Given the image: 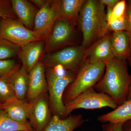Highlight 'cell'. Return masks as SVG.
I'll use <instances>...</instances> for the list:
<instances>
[{"instance_id": "obj_1", "label": "cell", "mask_w": 131, "mask_h": 131, "mask_svg": "<svg viewBox=\"0 0 131 131\" xmlns=\"http://www.w3.org/2000/svg\"><path fill=\"white\" fill-rule=\"evenodd\" d=\"M131 85V76L124 60L114 57L106 63L105 74L94 88L110 96L119 106L127 100Z\"/></svg>"}, {"instance_id": "obj_2", "label": "cell", "mask_w": 131, "mask_h": 131, "mask_svg": "<svg viewBox=\"0 0 131 131\" xmlns=\"http://www.w3.org/2000/svg\"><path fill=\"white\" fill-rule=\"evenodd\" d=\"M83 36L82 45L87 49L107 34V22L105 6L100 1H85L78 19Z\"/></svg>"}, {"instance_id": "obj_3", "label": "cell", "mask_w": 131, "mask_h": 131, "mask_svg": "<svg viewBox=\"0 0 131 131\" xmlns=\"http://www.w3.org/2000/svg\"><path fill=\"white\" fill-rule=\"evenodd\" d=\"M75 73L67 70L60 65L46 68L50 107L53 115L61 118L64 116V105L63 101L66 88L75 78Z\"/></svg>"}, {"instance_id": "obj_4", "label": "cell", "mask_w": 131, "mask_h": 131, "mask_svg": "<svg viewBox=\"0 0 131 131\" xmlns=\"http://www.w3.org/2000/svg\"><path fill=\"white\" fill-rule=\"evenodd\" d=\"M105 64H91L84 61L73 82L66 88L63 101L64 105L87 90L94 88L103 76Z\"/></svg>"}, {"instance_id": "obj_5", "label": "cell", "mask_w": 131, "mask_h": 131, "mask_svg": "<svg viewBox=\"0 0 131 131\" xmlns=\"http://www.w3.org/2000/svg\"><path fill=\"white\" fill-rule=\"evenodd\" d=\"M86 50L82 45L67 46L46 53L42 61L46 68L60 65L77 74L84 62Z\"/></svg>"}, {"instance_id": "obj_6", "label": "cell", "mask_w": 131, "mask_h": 131, "mask_svg": "<svg viewBox=\"0 0 131 131\" xmlns=\"http://www.w3.org/2000/svg\"><path fill=\"white\" fill-rule=\"evenodd\" d=\"M118 106L110 96L91 88L64 105V116L68 117L74 110L80 108L94 110L108 107L114 110Z\"/></svg>"}, {"instance_id": "obj_7", "label": "cell", "mask_w": 131, "mask_h": 131, "mask_svg": "<svg viewBox=\"0 0 131 131\" xmlns=\"http://www.w3.org/2000/svg\"><path fill=\"white\" fill-rule=\"evenodd\" d=\"M0 38L20 47L32 41L44 39L37 32L27 28L18 19L9 18H0Z\"/></svg>"}, {"instance_id": "obj_8", "label": "cell", "mask_w": 131, "mask_h": 131, "mask_svg": "<svg viewBox=\"0 0 131 131\" xmlns=\"http://www.w3.org/2000/svg\"><path fill=\"white\" fill-rule=\"evenodd\" d=\"M75 26L65 20L57 19L45 40L46 53H50L69 46L74 38Z\"/></svg>"}, {"instance_id": "obj_9", "label": "cell", "mask_w": 131, "mask_h": 131, "mask_svg": "<svg viewBox=\"0 0 131 131\" xmlns=\"http://www.w3.org/2000/svg\"><path fill=\"white\" fill-rule=\"evenodd\" d=\"M28 121L34 131H43L51 118L48 93L30 102Z\"/></svg>"}, {"instance_id": "obj_10", "label": "cell", "mask_w": 131, "mask_h": 131, "mask_svg": "<svg viewBox=\"0 0 131 131\" xmlns=\"http://www.w3.org/2000/svg\"><path fill=\"white\" fill-rule=\"evenodd\" d=\"M60 2L59 0H47L36 15L33 31L45 40L57 19Z\"/></svg>"}, {"instance_id": "obj_11", "label": "cell", "mask_w": 131, "mask_h": 131, "mask_svg": "<svg viewBox=\"0 0 131 131\" xmlns=\"http://www.w3.org/2000/svg\"><path fill=\"white\" fill-rule=\"evenodd\" d=\"M114 57L110 35L107 34L86 50L84 61L91 64H106Z\"/></svg>"}, {"instance_id": "obj_12", "label": "cell", "mask_w": 131, "mask_h": 131, "mask_svg": "<svg viewBox=\"0 0 131 131\" xmlns=\"http://www.w3.org/2000/svg\"><path fill=\"white\" fill-rule=\"evenodd\" d=\"M48 90L46 76V67L39 61L29 73V84L26 98L31 102Z\"/></svg>"}, {"instance_id": "obj_13", "label": "cell", "mask_w": 131, "mask_h": 131, "mask_svg": "<svg viewBox=\"0 0 131 131\" xmlns=\"http://www.w3.org/2000/svg\"><path fill=\"white\" fill-rule=\"evenodd\" d=\"M45 47L44 39L32 41L20 47L18 58L28 73L40 61Z\"/></svg>"}, {"instance_id": "obj_14", "label": "cell", "mask_w": 131, "mask_h": 131, "mask_svg": "<svg viewBox=\"0 0 131 131\" xmlns=\"http://www.w3.org/2000/svg\"><path fill=\"white\" fill-rule=\"evenodd\" d=\"M11 2L17 19L27 28L33 30L38 8L30 1L11 0Z\"/></svg>"}, {"instance_id": "obj_15", "label": "cell", "mask_w": 131, "mask_h": 131, "mask_svg": "<svg viewBox=\"0 0 131 131\" xmlns=\"http://www.w3.org/2000/svg\"><path fill=\"white\" fill-rule=\"evenodd\" d=\"M30 107V102L20 100L15 96L1 104L0 110L4 111L15 121L30 124L28 121Z\"/></svg>"}, {"instance_id": "obj_16", "label": "cell", "mask_w": 131, "mask_h": 131, "mask_svg": "<svg viewBox=\"0 0 131 131\" xmlns=\"http://www.w3.org/2000/svg\"><path fill=\"white\" fill-rule=\"evenodd\" d=\"M85 122L81 115L70 114L63 118L53 115L43 131H74Z\"/></svg>"}, {"instance_id": "obj_17", "label": "cell", "mask_w": 131, "mask_h": 131, "mask_svg": "<svg viewBox=\"0 0 131 131\" xmlns=\"http://www.w3.org/2000/svg\"><path fill=\"white\" fill-rule=\"evenodd\" d=\"M85 0H62L59 7L57 19H62L77 25L80 10Z\"/></svg>"}, {"instance_id": "obj_18", "label": "cell", "mask_w": 131, "mask_h": 131, "mask_svg": "<svg viewBox=\"0 0 131 131\" xmlns=\"http://www.w3.org/2000/svg\"><path fill=\"white\" fill-rule=\"evenodd\" d=\"M97 120L102 123L112 124H124L131 120V99L127 100L110 112L100 115Z\"/></svg>"}, {"instance_id": "obj_19", "label": "cell", "mask_w": 131, "mask_h": 131, "mask_svg": "<svg viewBox=\"0 0 131 131\" xmlns=\"http://www.w3.org/2000/svg\"><path fill=\"white\" fill-rule=\"evenodd\" d=\"M14 89L15 96L21 100H25L28 92L29 73L21 66L9 77Z\"/></svg>"}, {"instance_id": "obj_20", "label": "cell", "mask_w": 131, "mask_h": 131, "mask_svg": "<svg viewBox=\"0 0 131 131\" xmlns=\"http://www.w3.org/2000/svg\"><path fill=\"white\" fill-rule=\"evenodd\" d=\"M110 41L115 57L124 60L130 51V39L126 31L113 32Z\"/></svg>"}, {"instance_id": "obj_21", "label": "cell", "mask_w": 131, "mask_h": 131, "mask_svg": "<svg viewBox=\"0 0 131 131\" xmlns=\"http://www.w3.org/2000/svg\"><path fill=\"white\" fill-rule=\"evenodd\" d=\"M0 131H34L30 124L15 121L0 110Z\"/></svg>"}, {"instance_id": "obj_22", "label": "cell", "mask_w": 131, "mask_h": 131, "mask_svg": "<svg viewBox=\"0 0 131 131\" xmlns=\"http://www.w3.org/2000/svg\"><path fill=\"white\" fill-rule=\"evenodd\" d=\"M20 47L8 40L0 38V60L12 59L18 57Z\"/></svg>"}, {"instance_id": "obj_23", "label": "cell", "mask_w": 131, "mask_h": 131, "mask_svg": "<svg viewBox=\"0 0 131 131\" xmlns=\"http://www.w3.org/2000/svg\"><path fill=\"white\" fill-rule=\"evenodd\" d=\"M15 97L12 82L8 77H0V102L1 104Z\"/></svg>"}, {"instance_id": "obj_24", "label": "cell", "mask_w": 131, "mask_h": 131, "mask_svg": "<svg viewBox=\"0 0 131 131\" xmlns=\"http://www.w3.org/2000/svg\"><path fill=\"white\" fill-rule=\"evenodd\" d=\"M21 66L15 59L0 60V77H9Z\"/></svg>"}, {"instance_id": "obj_25", "label": "cell", "mask_w": 131, "mask_h": 131, "mask_svg": "<svg viewBox=\"0 0 131 131\" xmlns=\"http://www.w3.org/2000/svg\"><path fill=\"white\" fill-rule=\"evenodd\" d=\"M126 10V2L125 1H119L113 8L112 14L107 24L117 19L125 16Z\"/></svg>"}, {"instance_id": "obj_26", "label": "cell", "mask_w": 131, "mask_h": 131, "mask_svg": "<svg viewBox=\"0 0 131 131\" xmlns=\"http://www.w3.org/2000/svg\"><path fill=\"white\" fill-rule=\"evenodd\" d=\"M5 18L17 19L10 0H0V18Z\"/></svg>"}, {"instance_id": "obj_27", "label": "cell", "mask_w": 131, "mask_h": 131, "mask_svg": "<svg viewBox=\"0 0 131 131\" xmlns=\"http://www.w3.org/2000/svg\"><path fill=\"white\" fill-rule=\"evenodd\" d=\"M107 25L108 30L113 31V32L126 30V24L125 16L115 20L108 23Z\"/></svg>"}, {"instance_id": "obj_28", "label": "cell", "mask_w": 131, "mask_h": 131, "mask_svg": "<svg viewBox=\"0 0 131 131\" xmlns=\"http://www.w3.org/2000/svg\"><path fill=\"white\" fill-rule=\"evenodd\" d=\"M126 31L129 35L130 41V50L131 51V7L129 6L126 9L125 16Z\"/></svg>"}, {"instance_id": "obj_29", "label": "cell", "mask_w": 131, "mask_h": 131, "mask_svg": "<svg viewBox=\"0 0 131 131\" xmlns=\"http://www.w3.org/2000/svg\"><path fill=\"white\" fill-rule=\"evenodd\" d=\"M122 123L112 124L107 123L103 125V131H122Z\"/></svg>"}, {"instance_id": "obj_30", "label": "cell", "mask_w": 131, "mask_h": 131, "mask_svg": "<svg viewBox=\"0 0 131 131\" xmlns=\"http://www.w3.org/2000/svg\"><path fill=\"white\" fill-rule=\"evenodd\" d=\"M102 4L106 6L107 7L113 9L115 5L119 1V0H100Z\"/></svg>"}, {"instance_id": "obj_31", "label": "cell", "mask_w": 131, "mask_h": 131, "mask_svg": "<svg viewBox=\"0 0 131 131\" xmlns=\"http://www.w3.org/2000/svg\"><path fill=\"white\" fill-rule=\"evenodd\" d=\"M46 1L47 0H32L30 1L39 9L45 5Z\"/></svg>"}, {"instance_id": "obj_32", "label": "cell", "mask_w": 131, "mask_h": 131, "mask_svg": "<svg viewBox=\"0 0 131 131\" xmlns=\"http://www.w3.org/2000/svg\"><path fill=\"white\" fill-rule=\"evenodd\" d=\"M122 131H131V120L126 121L123 124Z\"/></svg>"}, {"instance_id": "obj_33", "label": "cell", "mask_w": 131, "mask_h": 131, "mask_svg": "<svg viewBox=\"0 0 131 131\" xmlns=\"http://www.w3.org/2000/svg\"><path fill=\"white\" fill-rule=\"evenodd\" d=\"M131 99V85L130 87V90H129V95L127 100H130Z\"/></svg>"}, {"instance_id": "obj_34", "label": "cell", "mask_w": 131, "mask_h": 131, "mask_svg": "<svg viewBox=\"0 0 131 131\" xmlns=\"http://www.w3.org/2000/svg\"><path fill=\"white\" fill-rule=\"evenodd\" d=\"M129 6H130V7H131V2L130 4V5H129Z\"/></svg>"}, {"instance_id": "obj_35", "label": "cell", "mask_w": 131, "mask_h": 131, "mask_svg": "<svg viewBox=\"0 0 131 131\" xmlns=\"http://www.w3.org/2000/svg\"><path fill=\"white\" fill-rule=\"evenodd\" d=\"M1 103L0 102V107H1Z\"/></svg>"}]
</instances>
